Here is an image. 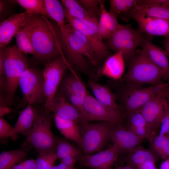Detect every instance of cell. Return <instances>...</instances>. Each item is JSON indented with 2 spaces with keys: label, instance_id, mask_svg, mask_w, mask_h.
<instances>
[{
  "label": "cell",
  "instance_id": "1",
  "mask_svg": "<svg viewBox=\"0 0 169 169\" xmlns=\"http://www.w3.org/2000/svg\"><path fill=\"white\" fill-rule=\"evenodd\" d=\"M67 27L68 36L62 44L68 63L89 76L90 79H96L97 75L90 69V65L95 66L98 62L92 44L79 31L69 24Z\"/></svg>",
  "mask_w": 169,
  "mask_h": 169
},
{
  "label": "cell",
  "instance_id": "2",
  "mask_svg": "<svg viewBox=\"0 0 169 169\" xmlns=\"http://www.w3.org/2000/svg\"><path fill=\"white\" fill-rule=\"evenodd\" d=\"M30 35L33 55L38 60L46 64L63 54L60 36H58L47 18L34 15Z\"/></svg>",
  "mask_w": 169,
  "mask_h": 169
},
{
  "label": "cell",
  "instance_id": "3",
  "mask_svg": "<svg viewBox=\"0 0 169 169\" xmlns=\"http://www.w3.org/2000/svg\"><path fill=\"white\" fill-rule=\"evenodd\" d=\"M164 73V70L154 64L142 49L136 51L121 80L130 87H140L145 84L158 85L163 83L161 79Z\"/></svg>",
  "mask_w": 169,
  "mask_h": 169
},
{
  "label": "cell",
  "instance_id": "4",
  "mask_svg": "<svg viewBox=\"0 0 169 169\" xmlns=\"http://www.w3.org/2000/svg\"><path fill=\"white\" fill-rule=\"evenodd\" d=\"M152 37L131 28V24L120 25L118 29L109 38L105 44L109 49L115 53L121 52L128 64L136 55L137 48L145 41L151 40Z\"/></svg>",
  "mask_w": 169,
  "mask_h": 169
},
{
  "label": "cell",
  "instance_id": "5",
  "mask_svg": "<svg viewBox=\"0 0 169 169\" xmlns=\"http://www.w3.org/2000/svg\"><path fill=\"white\" fill-rule=\"evenodd\" d=\"M27 60L15 45L7 47L5 59V101L8 105L12 103L22 74L29 68Z\"/></svg>",
  "mask_w": 169,
  "mask_h": 169
},
{
  "label": "cell",
  "instance_id": "6",
  "mask_svg": "<svg viewBox=\"0 0 169 169\" xmlns=\"http://www.w3.org/2000/svg\"><path fill=\"white\" fill-rule=\"evenodd\" d=\"M35 108V118L32 129L27 136V142L38 154L56 152L55 138L51 131L54 115L44 109Z\"/></svg>",
  "mask_w": 169,
  "mask_h": 169
},
{
  "label": "cell",
  "instance_id": "7",
  "mask_svg": "<svg viewBox=\"0 0 169 169\" xmlns=\"http://www.w3.org/2000/svg\"><path fill=\"white\" fill-rule=\"evenodd\" d=\"M82 149L84 154L91 155L100 151L110 139L113 125L108 122L79 124Z\"/></svg>",
  "mask_w": 169,
  "mask_h": 169
},
{
  "label": "cell",
  "instance_id": "8",
  "mask_svg": "<svg viewBox=\"0 0 169 169\" xmlns=\"http://www.w3.org/2000/svg\"><path fill=\"white\" fill-rule=\"evenodd\" d=\"M18 86L23 98L18 108H22L26 105L40 104L44 101L45 103L43 73L38 70L29 68L24 72L19 79Z\"/></svg>",
  "mask_w": 169,
  "mask_h": 169
},
{
  "label": "cell",
  "instance_id": "9",
  "mask_svg": "<svg viewBox=\"0 0 169 169\" xmlns=\"http://www.w3.org/2000/svg\"><path fill=\"white\" fill-rule=\"evenodd\" d=\"M45 65L42 73L45 99L44 109L45 111L50 112V106L68 67L67 61L63 54Z\"/></svg>",
  "mask_w": 169,
  "mask_h": 169
},
{
  "label": "cell",
  "instance_id": "10",
  "mask_svg": "<svg viewBox=\"0 0 169 169\" xmlns=\"http://www.w3.org/2000/svg\"><path fill=\"white\" fill-rule=\"evenodd\" d=\"M83 107V116L86 122L97 120L118 125L121 124L123 120V114L120 109H112L102 105L88 91Z\"/></svg>",
  "mask_w": 169,
  "mask_h": 169
},
{
  "label": "cell",
  "instance_id": "11",
  "mask_svg": "<svg viewBox=\"0 0 169 169\" xmlns=\"http://www.w3.org/2000/svg\"><path fill=\"white\" fill-rule=\"evenodd\" d=\"M64 10L65 19L68 24L82 33L91 43L98 61L108 55L109 50L98 33V20L77 19L72 17L64 8Z\"/></svg>",
  "mask_w": 169,
  "mask_h": 169
},
{
  "label": "cell",
  "instance_id": "12",
  "mask_svg": "<svg viewBox=\"0 0 169 169\" xmlns=\"http://www.w3.org/2000/svg\"><path fill=\"white\" fill-rule=\"evenodd\" d=\"M163 83L145 88L126 86L121 92L120 99L127 112L129 113L138 110L157 95L162 88Z\"/></svg>",
  "mask_w": 169,
  "mask_h": 169
},
{
  "label": "cell",
  "instance_id": "13",
  "mask_svg": "<svg viewBox=\"0 0 169 169\" xmlns=\"http://www.w3.org/2000/svg\"><path fill=\"white\" fill-rule=\"evenodd\" d=\"M121 18L127 20L130 18L137 23L140 32L149 36H169V21L134 11L132 10L122 16Z\"/></svg>",
  "mask_w": 169,
  "mask_h": 169
},
{
  "label": "cell",
  "instance_id": "14",
  "mask_svg": "<svg viewBox=\"0 0 169 169\" xmlns=\"http://www.w3.org/2000/svg\"><path fill=\"white\" fill-rule=\"evenodd\" d=\"M162 88L157 95L138 110L146 123L148 139L155 136L163 118L166 99L161 93Z\"/></svg>",
  "mask_w": 169,
  "mask_h": 169
},
{
  "label": "cell",
  "instance_id": "15",
  "mask_svg": "<svg viewBox=\"0 0 169 169\" xmlns=\"http://www.w3.org/2000/svg\"><path fill=\"white\" fill-rule=\"evenodd\" d=\"M120 151L115 145L95 154H83L78 160L84 167L92 169H111L117 161Z\"/></svg>",
  "mask_w": 169,
  "mask_h": 169
},
{
  "label": "cell",
  "instance_id": "16",
  "mask_svg": "<svg viewBox=\"0 0 169 169\" xmlns=\"http://www.w3.org/2000/svg\"><path fill=\"white\" fill-rule=\"evenodd\" d=\"M34 15L25 11L11 15L0 23V47L8 44L23 26L29 22Z\"/></svg>",
  "mask_w": 169,
  "mask_h": 169
},
{
  "label": "cell",
  "instance_id": "17",
  "mask_svg": "<svg viewBox=\"0 0 169 169\" xmlns=\"http://www.w3.org/2000/svg\"><path fill=\"white\" fill-rule=\"evenodd\" d=\"M49 111L61 118L74 120L78 124L86 122L79 110L58 90L50 106Z\"/></svg>",
  "mask_w": 169,
  "mask_h": 169
},
{
  "label": "cell",
  "instance_id": "18",
  "mask_svg": "<svg viewBox=\"0 0 169 169\" xmlns=\"http://www.w3.org/2000/svg\"><path fill=\"white\" fill-rule=\"evenodd\" d=\"M110 139L120 152L130 151L140 145L142 140L121 124L113 125L110 132Z\"/></svg>",
  "mask_w": 169,
  "mask_h": 169
},
{
  "label": "cell",
  "instance_id": "19",
  "mask_svg": "<svg viewBox=\"0 0 169 169\" xmlns=\"http://www.w3.org/2000/svg\"><path fill=\"white\" fill-rule=\"evenodd\" d=\"M125 69V61L122 53L120 52L107 57L98 75L104 76L115 80H121Z\"/></svg>",
  "mask_w": 169,
  "mask_h": 169
},
{
  "label": "cell",
  "instance_id": "20",
  "mask_svg": "<svg viewBox=\"0 0 169 169\" xmlns=\"http://www.w3.org/2000/svg\"><path fill=\"white\" fill-rule=\"evenodd\" d=\"M100 9L98 31L100 37L103 40L110 37L120 24L118 22L117 17L107 11L104 5V1L101 0Z\"/></svg>",
  "mask_w": 169,
  "mask_h": 169
},
{
  "label": "cell",
  "instance_id": "21",
  "mask_svg": "<svg viewBox=\"0 0 169 169\" xmlns=\"http://www.w3.org/2000/svg\"><path fill=\"white\" fill-rule=\"evenodd\" d=\"M69 68L71 73L64 76L59 88L74 94L83 109V102L88 90L74 70L71 67Z\"/></svg>",
  "mask_w": 169,
  "mask_h": 169
},
{
  "label": "cell",
  "instance_id": "22",
  "mask_svg": "<svg viewBox=\"0 0 169 169\" xmlns=\"http://www.w3.org/2000/svg\"><path fill=\"white\" fill-rule=\"evenodd\" d=\"M88 85L94 97L100 103L112 109H120L116 102L117 96L109 87L91 79L88 80Z\"/></svg>",
  "mask_w": 169,
  "mask_h": 169
},
{
  "label": "cell",
  "instance_id": "23",
  "mask_svg": "<svg viewBox=\"0 0 169 169\" xmlns=\"http://www.w3.org/2000/svg\"><path fill=\"white\" fill-rule=\"evenodd\" d=\"M45 2L50 18L54 19L57 24L62 41L65 40L68 36V29L65 22L64 6L57 0H45Z\"/></svg>",
  "mask_w": 169,
  "mask_h": 169
},
{
  "label": "cell",
  "instance_id": "24",
  "mask_svg": "<svg viewBox=\"0 0 169 169\" xmlns=\"http://www.w3.org/2000/svg\"><path fill=\"white\" fill-rule=\"evenodd\" d=\"M36 114L35 108L28 105L20 113L18 120L13 129V133L27 136L33 127Z\"/></svg>",
  "mask_w": 169,
  "mask_h": 169
},
{
  "label": "cell",
  "instance_id": "25",
  "mask_svg": "<svg viewBox=\"0 0 169 169\" xmlns=\"http://www.w3.org/2000/svg\"><path fill=\"white\" fill-rule=\"evenodd\" d=\"M54 115L55 125L61 133L66 138L75 142L81 148L82 141L79 124L74 120Z\"/></svg>",
  "mask_w": 169,
  "mask_h": 169
},
{
  "label": "cell",
  "instance_id": "26",
  "mask_svg": "<svg viewBox=\"0 0 169 169\" xmlns=\"http://www.w3.org/2000/svg\"><path fill=\"white\" fill-rule=\"evenodd\" d=\"M150 40L144 41L141 46L151 60L162 69L164 72L169 68V63L165 52L152 44Z\"/></svg>",
  "mask_w": 169,
  "mask_h": 169
},
{
  "label": "cell",
  "instance_id": "27",
  "mask_svg": "<svg viewBox=\"0 0 169 169\" xmlns=\"http://www.w3.org/2000/svg\"><path fill=\"white\" fill-rule=\"evenodd\" d=\"M128 129L141 139L148 138L146 123L138 110L129 113Z\"/></svg>",
  "mask_w": 169,
  "mask_h": 169
},
{
  "label": "cell",
  "instance_id": "28",
  "mask_svg": "<svg viewBox=\"0 0 169 169\" xmlns=\"http://www.w3.org/2000/svg\"><path fill=\"white\" fill-rule=\"evenodd\" d=\"M32 19L28 23L22 27L15 36L18 48L23 54L34 55V52L30 35Z\"/></svg>",
  "mask_w": 169,
  "mask_h": 169
},
{
  "label": "cell",
  "instance_id": "29",
  "mask_svg": "<svg viewBox=\"0 0 169 169\" xmlns=\"http://www.w3.org/2000/svg\"><path fill=\"white\" fill-rule=\"evenodd\" d=\"M127 161L128 164L136 169L147 161L155 162L156 159L151 151L139 145L130 151Z\"/></svg>",
  "mask_w": 169,
  "mask_h": 169
},
{
  "label": "cell",
  "instance_id": "30",
  "mask_svg": "<svg viewBox=\"0 0 169 169\" xmlns=\"http://www.w3.org/2000/svg\"><path fill=\"white\" fill-rule=\"evenodd\" d=\"M28 155L27 152L20 149L3 151L0 154V169H11Z\"/></svg>",
  "mask_w": 169,
  "mask_h": 169
},
{
  "label": "cell",
  "instance_id": "31",
  "mask_svg": "<svg viewBox=\"0 0 169 169\" xmlns=\"http://www.w3.org/2000/svg\"><path fill=\"white\" fill-rule=\"evenodd\" d=\"M13 3L19 5L25 11L33 15H38L47 18H50L47 12L44 0H12Z\"/></svg>",
  "mask_w": 169,
  "mask_h": 169
},
{
  "label": "cell",
  "instance_id": "32",
  "mask_svg": "<svg viewBox=\"0 0 169 169\" xmlns=\"http://www.w3.org/2000/svg\"><path fill=\"white\" fill-rule=\"evenodd\" d=\"M56 144V153L60 160L67 156H72L78 159L83 155L81 151L76 146L67 141L57 137H55Z\"/></svg>",
  "mask_w": 169,
  "mask_h": 169
},
{
  "label": "cell",
  "instance_id": "33",
  "mask_svg": "<svg viewBox=\"0 0 169 169\" xmlns=\"http://www.w3.org/2000/svg\"><path fill=\"white\" fill-rule=\"evenodd\" d=\"M64 8L73 17L83 20H97L90 15L77 0H61Z\"/></svg>",
  "mask_w": 169,
  "mask_h": 169
},
{
  "label": "cell",
  "instance_id": "34",
  "mask_svg": "<svg viewBox=\"0 0 169 169\" xmlns=\"http://www.w3.org/2000/svg\"><path fill=\"white\" fill-rule=\"evenodd\" d=\"M151 147L162 159L169 157V136L167 134L154 136L149 139Z\"/></svg>",
  "mask_w": 169,
  "mask_h": 169
},
{
  "label": "cell",
  "instance_id": "35",
  "mask_svg": "<svg viewBox=\"0 0 169 169\" xmlns=\"http://www.w3.org/2000/svg\"><path fill=\"white\" fill-rule=\"evenodd\" d=\"M132 10L148 15L169 21V7L144 5L136 6Z\"/></svg>",
  "mask_w": 169,
  "mask_h": 169
},
{
  "label": "cell",
  "instance_id": "36",
  "mask_svg": "<svg viewBox=\"0 0 169 169\" xmlns=\"http://www.w3.org/2000/svg\"><path fill=\"white\" fill-rule=\"evenodd\" d=\"M137 0H110L109 12L116 16L125 14L137 5Z\"/></svg>",
  "mask_w": 169,
  "mask_h": 169
},
{
  "label": "cell",
  "instance_id": "37",
  "mask_svg": "<svg viewBox=\"0 0 169 169\" xmlns=\"http://www.w3.org/2000/svg\"><path fill=\"white\" fill-rule=\"evenodd\" d=\"M55 151L39 154L36 160L37 169H48L54 165L58 159Z\"/></svg>",
  "mask_w": 169,
  "mask_h": 169
},
{
  "label": "cell",
  "instance_id": "38",
  "mask_svg": "<svg viewBox=\"0 0 169 169\" xmlns=\"http://www.w3.org/2000/svg\"><path fill=\"white\" fill-rule=\"evenodd\" d=\"M78 1L87 12L94 18L97 19L100 13V0H78Z\"/></svg>",
  "mask_w": 169,
  "mask_h": 169
},
{
  "label": "cell",
  "instance_id": "39",
  "mask_svg": "<svg viewBox=\"0 0 169 169\" xmlns=\"http://www.w3.org/2000/svg\"><path fill=\"white\" fill-rule=\"evenodd\" d=\"M13 127H12L2 117H0V139L1 141L7 140L10 138L14 140L16 139L17 136L13 133Z\"/></svg>",
  "mask_w": 169,
  "mask_h": 169
},
{
  "label": "cell",
  "instance_id": "40",
  "mask_svg": "<svg viewBox=\"0 0 169 169\" xmlns=\"http://www.w3.org/2000/svg\"><path fill=\"white\" fill-rule=\"evenodd\" d=\"M6 46L0 47V95H3L5 83V59Z\"/></svg>",
  "mask_w": 169,
  "mask_h": 169
},
{
  "label": "cell",
  "instance_id": "41",
  "mask_svg": "<svg viewBox=\"0 0 169 169\" xmlns=\"http://www.w3.org/2000/svg\"><path fill=\"white\" fill-rule=\"evenodd\" d=\"M169 132V101L166 99L165 103V110L161 124L159 135H162L166 134Z\"/></svg>",
  "mask_w": 169,
  "mask_h": 169
},
{
  "label": "cell",
  "instance_id": "42",
  "mask_svg": "<svg viewBox=\"0 0 169 169\" xmlns=\"http://www.w3.org/2000/svg\"><path fill=\"white\" fill-rule=\"evenodd\" d=\"M144 5H159L169 7V0H138L137 6Z\"/></svg>",
  "mask_w": 169,
  "mask_h": 169
},
{
  "label": "cell",
  "instance_id": "43",
  "mask_svg": "<svg viewBox=\"0 0 169 169\" xmlns=\"http://www.w3.org/2000/svg\"><path fill=\"white\" fill-rule=\"evenodd\" d=\"M60 160V162L67 166L73 167L78 159L75 157L69 156L64 157Z\"/></svg>",
  "mask_w": 169,
  "mask_h": 169
},
{
  "label": "cell",
  "instance_id": "44",
  "mask_svg": "<svg viewBox=\"0 0 169 169\" xmlns=\"http://www.w3.org/2000/svg\"><path fill=\"white\" fill-rule=\"evenodd\" d=\"M20 163L23 165L27 169H37L36 160L26 159L23 160Z\"/></svg>",
  "mask_w": 169,
  "mask_h": 169
},
{
  "label": "cell",
  "instance_id": "45",
  "mask_svg": "<svg viewBox=\"0 0 169 169\" xmlns=\"http://www.w3.org/2000/svg\"><path fill=\"white\" fill-rule=\"evenodd\" d=\"M137 169H157L155 165V162L147 161L137 167Z\"/></svg>",
  "mask_w": 169,
  "mask_h": 169
},
{
  "label": "cell",
  "instance_id": "46",
  "mask_svg": "<svg viewBox=\"0 0 169 169\" xmlns=\"http://www.w3.org/2000/svg\"><path fill=\"white\" fill-rule=\"evenodd\" d=\"M14 111L12 110L7 105H0V116L2 117L6 114H8Z\"/></svg>",
  "mask_w": 169,
  "mask_h": 169
},
{
  "label": "cell",
  "instance_id": "47",
  "mask_svg": "<svg viewBox=\"0 0 169 169\" xmlns=\"http://www.w3.org/2000/svg\"><path fill=\"white\" fill-rule=\"evenodd\" d=\"M48 169H75V168L74 166L69 167L67 166L63 163L60 162L58 165H54Z\"/></svg>",
  "mask_w": 169,
  "mask_h": 169
},
{
  "label": "cell",
  "instance_id": "48",
  "mask_svg": "<svg viewBox=\"0 0 169 169\" xmlns=\"http://www.w3.org/2000/svg\"><path fill=\"white\" fill-rule=\"evenodd\" d=\"M161 92L164 97L169 101V88L166 87L164 83Z\"/></svg>",
  "mask_w": 169,
  "mask_h": 169
},
{
  "label": "cell",
  "instance_id": "49",
  "mask_svg": "<svg viewBox=\"0 0 169 169\" xmlns=\"http://www.w3.org/2000/svg\"><path fill=\"white\" fill-rule=\"evenodd\" d=\"M163 78L167 81L166 83L164 84L165 86L169 88V68L164 72Z\"/></svg>",
  "mask_w": 169,
  "mask_h": 169
},
{
  "label": "cell",
  "instance_id": "50",
  "mask_svg": "<svg viewBox=\"0 0 169 169\" xmlns=\"http://www.w3.org/2000/svg\"><path fill=\"white\" fill-rule=\"evenodd\" d=\"M163 43L165 49V52L167 55H169V36L166 37Z\"/></svg>",
  "mask_w": 169,
  "mask_h": 169
},
{
  "label": "cell",
  "instance_id": "51",
  "mask_svg": "<svg viewBox=\"0 0 169 169\" xmlns=\"http://www.w3.org/2000/svg\"><path fill=\"white\" fill-rule=\"evenodd\" d=\"M160 169H169V157L161 164Z\"/></svg>",
  "mask_w": 169,
  "mask_h": 169
},
{
  "label": "cell",
  "instance_id": "52",
  "mask_svg": "<svg viewBox=\"0 0 169 169\" xmlns=\"http://www.w3.org/2000/svg\"><path fill=\"white\" fill-rule=\"evenodd\" d=\"M11 169H27L20 162L18 164L13 166Z\"/></svg>",
  "mask_w": 169,
  "mask_h": 169
},
{
  "label": "cell",
  "instance_id": "53",
  "mask_svg": "<svg viewBox=\"0 0 169 169\" xmlns=\"http://www.w3.org/2000/svg\"><path fill=\"white\" fill-rule=\"evenodd\" d=\"M115 169H136L134 166L129 165L127 164V165L123 166L118 167Z\"/></svg>",
  "mask_w": 169,
  "mask_h": 169
},
{
  "label": "cell",
  "instance_id": "54",
  "mask_svg": "<svg viewBox=\"0 0 169 169\" xmlns=\"http://www.w3.org/2000/svg\"><path fill=\"white\" fill-rule=\"evenodd\" d=\"M166 134H167L169 136V132Z\"/></svg>",
  "mask_w": 169,
  "mask_h": 169
},
{
  "label": "cell",
  "instance_id": "55",
  "mask_svg": "<svg viewBox=\"0 0 169 169\" xmlns=\"http://www.w3.org/2000/svg\"><path fill=\"white\" fill-rule=\"evenodd\" d=\"M88 168H89V167H88ZM89 168V169H92L90 168Z\"/></svg>",
  "mask_w": 169,
  "mask_h": 169
}]
</instances>
